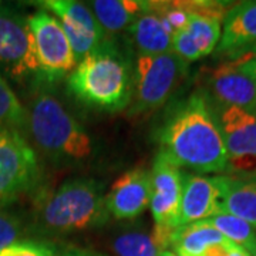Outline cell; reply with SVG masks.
<instances>
[{"instance_id": "cell-1", "label": "cell", "mask_w": 256, "mask_h": 256, "mask_svg": "<svg viewBox=\"0 0 256 256\" xmlns=\"http://www.w3.org/2000/svg\"><path fill=\"white\" fill-rule=\"evenodd\" d=\"M158 152L195 174H224L228 154L220 127L202 90L175 102L156 130Z\"/></svg>"}, {"instance_id": "cell-2", "label": "cell", "mask_w": 256, "mask_h": 256, "mask_svg": "<svg viewBox=\"0 0 256 256\" xmlns=\"http://www.w3.org/2000/svg\"><path fill=\"white\" fill-rule=\"evenodd\" d=\"M67 90L92 110L117 112L130 107L134 92L131 63L110 40L80 60L67 77Z\"/></svg>"}, {"instance_id": "cell-3", "label": "cell", "mask_w": 256, "mask_h": 256, "mask_svg": "<svg viewBox=\"0 0 256 256\" xmlns=\"http://www.w3.org/2000/svg\"><path fill=\"white\" fill-rule=\"evenodd\" d=\"M26 128L33 142L53 162H77L92 156V141L52 92L40 88L28 102Z\"/></svg>"}, {"instance_id": "cell-4", "label": "cell", "mask_w": 256, "mask_h": 256, "mask_svg": "<svg viewBox=\"0 0 256 256\" xmlns=\"http://www.w3.org/2000/svg\"><path fill=\"white\" fill-rule=\"evenodd\" d=\"M108 220L102 184L92 178H74L43 198L34 224L50 235H67L100 228Z\"/></svg>"}, {"instance_id": "cell-5", "label": "cell", "mask_w": 256, "mask_h": 256, "mask_svg": "<svg viewBox=\"0 0 256 256\" xmlns=\"http://www.w3.org/2000/svg\"><path fill=\"white\" fill-rule=\"evenodd\" d=\"M186 66L172 52L156 56H138L128 116L144 114L161 107L186 74Z\"/></svg>"}, {"instance_id": "cell-6", "label": "cell", "mask_w": 256, "mask_h": 256, "mask_svg": "<svg viewBox=\"0 0 256 256\" xmlns=\"http://www.w3.org/2000/svg\"><path fill=\"white\" fill-rule=\"evenodd\" d=\"M0 67L16 82H44L28 18L0 9Z\"/></svg>"}, {"instance_id": "cell-7", "label": "cell", "mask_w": 256, "mask_h": 256, "mask_svg": "<svg viewBox=\"0 0 256 256\" xmlns=\"http://www.w3.org/2000/svg\"><path fill=\"white\" fill-rule=\"evenodd\" d=\"M42 178L36 151L18 130L0 131V208L34 190Z\"/></svg>"}, {"instance_id": "cell-8", "label": "cell", "mask_w": 256, "mask_h": 256, "mask_svg": "<svg viewBox=\"0 0 256 256\" xmlns=\"http://www.w3.org/2000/svg\"><path fill=\"white\" fill-rule=\"evenodd\" d=\"M28 24L44 82H54L70 76L78 62L60 22L46 10H38L28 16Z\"/></svg>"}, {"instance_id": "cell-9", "label": "cell", "mask_w": 256, "mask_h": 256, "mask_svg": "<svg viewBox=\"0 0 256 256\" xmlns=\"http://www.w3.org/2000/svg\"><path fill=\"white\" fill-rule=\"evenodd\" d=\"M42 4L60 22L77 62L106 40V33L88 6L74 0H48Z\"/></svg>"}, {"instance_id": "cell-10", "label": "cell", "mask_w": 256, "mask_h": 256, "mask_svg": "<svg viewBox=\"0 0 256 256\" xmlns=\"http://www.w3.org/2000/svg\"><path fill=\"white\" fill-rule=\"evenodd\" d=\"M150 174V210L156 220V226L175 229L182 198L184 171L158 152L154 160L152 171Z\"/></svg>"}, {"instance_id": "cell-11", "label": "cell", "mask_w": 256, "mask_h": 256, "mask_svg": "<svg viewBox=\"0 0 256 256\" xmlns=\"http://www.w3.org/2000/svg\"><path fill=\"white\" fill-rule=\"evenodd\" d=\"M210 106L220 127L228 161H256V110L212 101Z\"/></svg>"}, {"instance_id": "cell-12", "label": "cell", "mask_w": 256, "mask_h": 256, "mask_svg": "<svg viewBox=\"0 0 256 256\" xmlns=\"http://www.w3.org/2000/svg\"><path fill=\"white\" fill-rule=\"evenodd\" d=\"M204 84L201 90L212 102L256 110V82L239 68L236 58L210 70Z\"/></svg>"}, {"instance_id": "cell-13", "label": "cell", "mask_w": 256, "mask_h": 256, "mask_svg": "<svg viewBox=\"0 0 256 256\" xmlns=\"http://www.w3.org/2000/svg\"><path fill=\"white\" fill-rule=\"evenodd\" d=\"M220 175L204 176L200 174L184 172V190L181 206L178 212L176 228L206 220L220 212Z\"/></svg>"}, {"instance_id": "cell-14", "label": "cell", "mask_w": 256, "mask_h": 256, "mask_svg": "<svg viewBox=\"0 0 256 256\" xmlns=\"http://www.w3.org/2000/svg\"><path fill=\"white\" fill-rule=\"evenodd\" d=\"M151 174L136 168L120 176L106 195V206L116 220H134L150 208Z\"/></svg>"}, {"instance_id": "cell-15", "label": "cell", "mask_w": 256, "mask_h": 256, "mask_svg": "<svg viewBox=\"0 0 256 256\" xmlns=\"http://www.w3.org/2000/svg\"><path fill=\"white\" fill-rule=\"evenodd\" d=\"M254 44H256V0L232 4L222 22L216 52L234 60L246 54Z\"/></svg>"}, {"instance_id": "cell-16", "label": "cell", "mask_w": 256, "mask_h": 256, "mask_svg": "<svg viewBox=\"0 0 256 256\" xmlns=\"http://www.w3.org/2000/svg\"><path fill=\"white\" fill-rule=\"evenodd\" d=\"M220 33V20L201 14H191L188 26L172 38V53L185 64L201 60L218 47Z\"/></svg>"}, {"instance_id": "cell-17", "label": "cell", "mask_w": 256, "mask_h": 256, "mask_svg": "<svg viewBox=\"0 0 256 256\" xmlns=\"http://www.w3.org/2000/svg\"><path fill=\"white\" fill-rule=\"evenodd\" d=\"M224 244L230 242L210 226L208 220H200L172 229L168 239V250L175 256H201L206 249Z\"/></svg>"}, {"instance_id": "cell-18", "label": "cell", "mask_w": 256, "mask_h": 256, "mask_svg": "<svg viewBox=\"0 0 256 256\" xmlns=\"http://www.w3.org/2000/svg\"><path fill=\"white\" fill-rule=\"evenodd\" d=\"M127 32L131 46L138 56H156L172 52V37L160 18L148 10L134 20Z\"/></svg>"}, {"instance_id": "cell-19", "label": "cell", "mask_w": 256, "mask_h": 256, "mask_svg": "<svg viewBox=\"0 0 256 256\" xmlns=\"http://www.w3.org/2000/svg\"><path fill=\"white\" fill-rule=\"evenodd\" d=\"M220 212H228L256 228V178H229L220 175Z\"/></svg>"}, {"instance_id": "cell-20", "label": "cell", "mask_w": 256, "mask_h": 256, "mask_svg": "<svg viewBox=\"0 0 256 256\" xmlns=\"http://www.w3.org/2000/svg\"><path fill=\"white\" fill-rule=\"evenodd\" d=\"M104 33L127 30L134 20L146 12V2L140 0H94L88 6Z\"/></svg>"}, {"instance_id": "cell-21", "label": "cell", "mask_w": 256, "mask_h": 256, "mask_svg": "<svg viewBox=\"0 0 256 256\" xmlns=\"http://www.w3.org/2000/svg\"><path fill=\"white\" fill-rule=\"evenodd\" d=\"M206 220L230 244L245 249L250 256H256V228L254 225L228 212H220Z\"/></svg>"}, {"instance_id": "cell-22", "label": "cell", "mask_w": 256, "mask_h": 256, "mask_svg": "<svg viewBox=\"0 0 256 256\" xmlns=\"http://www.w3.org/2000/svg\"><path fill=\"white\" fill-rule=\"evenodd\" d=\"M26 107L20 102L8 82L0 74V131L26 128Z\"/></svg>"}, {"instance_id": "cell-23", "label": "cell", "mask_w": 256, "mask_h": 256, "mask_svg": "<svg viewBox=\"0 0 256 256\" xmlns=\"http://www.w3.org/2000/svg\"><path fill=\"white\" fill-rule=\"evenodd\" d=\"M111 248L117 256H160L162 252L154 235L130 230L112 240Z\"/></svg>"}, {"instance_id": "cell-24", "label": "cell", "mask_w": 256, "mask_h": 256, "mask_svg": "<svg viewBox=\"0 0 256 256\" xmlns=\"http://www.w3.org/2000/svg\"><path fill=\"white\" fill-rule=\"evenodd\" d=\"M0 256H57L53 245L38 240H18L0 250Z\"/></svg>"}, {"instance_id": "cell-25", "label": "cell", "mask_w": 256, "mask_h": 256, "mask_svg": "<svg viewBox=\"0 0 256 256\" xmlns=\"http://www.w3.org/2000/svg\"><path fill=\"white\" fill-rule=\"evenodd\" d=\"M22 232L23 226L20 220L0 208V250L14 244Z\"/></svg>"}, {"instance_id": "cell-26", "label": "cell", "mask_w": 256, "mask_h": 256, "mask_svg": "<svg viewBox=\"0 0 256 256\" xmlns=\"http://www.w3.org/2000/svg\"><path fill=\"white\" fill-rule=\"evenodd\" d=\"M236 60H238L239 68L256 82V56H240Z\"/></svg>"}, {"instance_id": "cell-27", "label": "cell", "mask_w": 256, "mask_h": 256, "mask_svg": "<svg viewBox=\"0 0 256 256\" xmlns=\"http://www.w3.org/2000/svg\"><path fill=\"white\" fill-rule=\"evenodd\" d=\"M234 246V244H224V245H215V246L206 249L201 256H226L229 249Z\"/></svg>"}, {"instance_id": "cell-28", "label": "cell", "mask_w": 256, "mask_h": 256, "mask_svg": "<svg viewBox=\"0 0 256 256\" xmlns=\"http://www.w3.org/2000/svg\"><path fill=\"white\" fill-rule=\"evenodd\" d=\"M57 256H104L97 252H92V250H84V249H70V250H66L62 252L60 255Z\"/></svg>"}, {"instance_id": "cell-29", "label": "cell", "mask_w": 256, "mask_h": 256, "mask_svg": "<svg viewBox=\"0 0 256 256\" xmlns=\"http://www.w3.org/2000/svg\"><path fill=\"white\" fill-rule=\"evenodd\" d=\"M226 256H250L248 254L245 249H242V248L236 246V245H234V246L229 249L228 255Z\"/></svg>"}, {"instance_id": "cell-30", "label": "cell", "mask_w": 256, "mask_h": 256, "mask_svg": "<svg viewBox=\"0 0 256 256\" xmlns=\"http://www.w3.org/2000/svg\"><path fill=\"white\" fill-rule=\"evenodd\" d=\"M246 54H250V56H256V44H254V46L250 47L249 50H248Z\"/></svg>"}, {"instance_id": "cell-31", "label": "cell", "mask_w": 256, "mask_h": 256, "mask_svg": "<svg viewBox=\"0 0 256 256\" xmlns=\"http://www.w3.org/2000/svg\"><path fill=\"white\" fill-rule=\"evenodd\" d=\"M160 256H175L172 252H170V250H164V252H161Z\"/></svg>"}]
</instances>
